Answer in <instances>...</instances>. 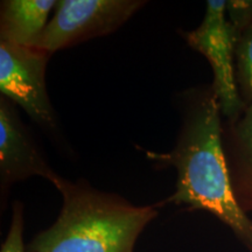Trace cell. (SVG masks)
Instances as JSON below:
<instances>
[{
	"label": "cell",
	"mask_w": 252,
	"mask_h": 252,
	"mask_svg": "<svg viewBox=\"0 0 252 252\" xmlns=\"http://www.w3.org/2000/svg\"><path fill=\"white\" fill-rule=\"evenodd\" d=\"M220 109L212 94L188 109L176 146L171 152H146L154 162L178 172L175 193L168 202L184 204L215 215L249 249H252V220L236 197L222 145Z\"/></svg>",
	"instance_id": "obj_1"
},
{
	"label": "cell",
	"mask_w": 252,
	"mask_h": 252,
	"mask_svg": "<svg viewBox=\"0 0 252 252\" xmlns=\"http://www.w3.org/2000/svg\"><path fill=\"white\" fill-rule=\"evenodd\" d=\"M62 196L58 220L28 244L27 252H133L139 235L156 219L153 206H134L118 195L58 175Z\"/></svg>",
	"instance_id": "obj_2"
},
{
	"label": "cell",
	"mask_w": 252,
	"mask_h": 252,
	"mask_svg": "<svg viewBox=\"0 0 252 252\" xmlns=\"http://www.w3.org/2000/svg\"><path fill=\"white\" fill-rule=\"evenodd\" d=\"M226 1L209 0L203 21L185 34L188 45L206 56L214 71L213 91L220 112L228 118L241 116L247 109L236 81L235 53L239 35L226 19Z\"/></svg>",
	"instance_id": "obj_3"
},
{
	"label": "cell",
	"mask_w": 252,
	"mask_h": 252,
	"mask_svg": "<svg viewBox=\"0 0 252 252\" xmlns=\"http://www.w3.org/2000/svg\"><path fill=\"white\" fill-rule=\"evenodd\" d=\"M146 4L140 0H61L47 25L40 48L50 55L84 41L108 35Z\"/></svg>",
	"instance_id": "obj_4"
},
{
	"label": "cell",
	"mask_w": 252,
	"mask_h": 252,
	"mask_svg": "<svg viewBox=\"0 0 252 252\" xmlns=\"http://www.w3.org/2000/svg\"><path fill=\"white\" fill-rule=\"evenodd\" d=\"M50 54L40 47H23L0 41V91L18 104L37 124L54 128L56 118L46 88Z\"/></svg>",
	"instance_id": "obj_5"
},
{
	"label": "cell",
	"mask_w": 252,
	"mask_h": 252,
	"mask_svg": "<svg viewBox=\"0 0 252 252\" xmlns=\"http://www.w3.org/2000/svg\"><path fill=\"white\" fill-rule=\"evenodd\" d=\"M31 176H41L50 182L58 174L37 150L33 138L23 125L13 104L0 98V182L2 194L9 186Z\"/></svg>",
	"instance_id": "obj_6"
},
{
	"label": "cell",
	"mask_w": 252,
	"mask_h": 252,
	"mask_svg": "<svg viewBox=\"0 0 252 252\" xmlns=\"http://www.w3.org/2000/svg\"><path fill=\"white\" fill-rule=\"evenodd\" d=\"M54 0H5L0 6V41L39 47Z\"/></svg>",
	"instance_id": "obj_7"
},
{
	"label": "cell",
	"mask_w": 252,
	"mask_h": 252,
	"mask_svg": "<svg viewBox=\"0 0 252 252\" xmlns=\"http://www.w3.org/2000/svg\"><path fill=\"white\" fill-rule=\"evenodd\" d=\"M235 61L239 94L245 104H252V23L239 35Z\"/></svg>",
	"instance_id": "obj_8"
},
{
	"label": "cell",
	"mask_w": 252,
	"mask_h": 252,
	"mask_svg": "<svg viewBox=\"0 0 252 252\" xmlns=\"http://www.w3.org/2000/svg\"><path fill=\"white\" fill-rule=\"evenodd\" d=\"M235 137L238 146L239 162L247 179V187L252 203V104L247 106L243 116L235 127Z\"/></svg>",
	"instance_id": "obj_9"
},
{
	"label": "cell",
	"mask_w": 252,
	"mask_h": 252,
	"mask_svg": "<svg viewBox=\"0 0 252 252\" xmlns=\"http://www.w3.org/2000/svg\"><path fill=\"white\" fill-rule=\"evenodd\" d=\"M24 206L23 203L17 201L13 204L11 225L0 252H27L24 244Z\"/></svg>",
	"instance_id": "obj_10"
},
{
	"label": "cell",
	"mask_w": 252,
	"mask_h": 252,
	"mask_svg": "<svg viewBox=\"0 0 252 252\" xmlns=\"http://www.w3.org/2000/svg\"><path fill=\"white\" fill-rule=\"evenodd\" d=\"M229 21L241 34L252 23V1H226Z\"/></svg>",
	"instance_id": "obj_11"
}]
</instances>
